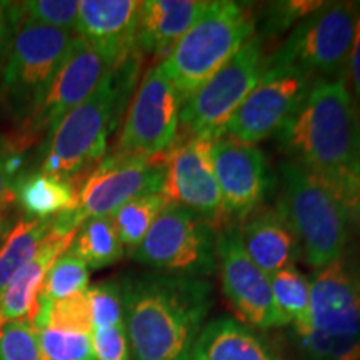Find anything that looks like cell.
Here are the masks:
<instances>
[{
  "mask_svg": "<svg viewBox=\"0 0 360 360\" xmlns=\"http://www.w3.org/2000/svg\"><path fill=\"white\" fill-rule=\"evenodd\" d=\"M276 137L289 160L334 193L350 220L360 219V112L347 80H315Z\"/></svg>",
  "mask_w": 360,
  "mask_h": 360,
  "instance_id": "cell-1",
  "label": "cell"
},
{
  "mask_svg": "<svg viewBox=\"0 0 360 360\" xmlns=\"http://www.w3.org/2000/svg\"><path fill=\"white\" fill-rule=\"evenodd\" d=\"M134 360H188L214 305L205 278L141 274L122 282Z\"/></svg>",
  "mask_w": 360,
  "mask_h": 360,
  "instance_id": "cell-2",
  "label": "cell"
},
{
  "mask_svg": "<svg viewBox=\"0 0 360 360\" xmlns=\"http://www.w3.org/2000/svg\"><path fill=\"white\" fill-rule=\"evenodd\" d=\"M141 56L110 70L80 105L72 109L45 139L40 172L74 179L105 157L107 139L119 124L137 82Z\"/></svg>",
  "mask_w": 360,
  "mask_h": 360,
  "instance_id": "cell-3",
  "label": "cell"
},
{
  "mask_svg": "<svg viewBox=\"0 0 360 360\" xmlns=\"http://www.w3.org/2000/svg\"><path fill=\"white\" fill-rule=\"evenodd\" d=\"M310 281V327L300 360H360V267L344 254Z\"/></svg>",
  "mask_w": 360,
  "mask_h": 360,
  "instance_id": "cell-4",
  "label": "cell"
},
{
  "mask_svg": "<svg viewBox=\"0 0 360 360\" xmlns=\"http://www.w3.org/2000/svg\"><path fill=\"white\" fill-rule=\"evenodd\" d=\"M255 22L249 4L209 2L199 20L159 64L184 102L254 37Z\"/></svg>",
  "mask_w": 360,
  "mask_h": 360,
  "instance_id": "cell-5",
  "label": "cell"
},
{
  "mask_svg": "<svg viewBox=\"0 0 360 360\" xmlns=\"http://www.w3.org/2000/svg\"><path fill=\"white\" fill-rule=\"evenodd\" d=\"M278 180L277 212L295 232L305 262L317 270L339 260L347 249L350 219L334 193L289 159L278 169Z\"/></svg>",
  "mask_w": 360,
  "mask_h": 360,
  "instance_id": "cell-6",
  "label": "cell"
},
{
  "mask_svg": "<svg viewBox=\"0 0 360 360\" xmlns=\"http://www.w3.org/2000/svg\"><path fill=\"white\" fill-rule=\"evenodd\" d=\"M72 39L70 30L19 22L0 69V101L17 122L27 124L42 105Z\"/></svg>",
  "mask_w": 360,
  "mask_h": 360,
  "instance_id": "cell-7",
  "label": "cell"
},
{
  "mask_svg": "<svg viewBox=\"0 0 360 360\" xmlns=\"http://www.w3.org/2000/svg\"><path fill=\"white\" fill-rule=\"evenodd\" d=\"M360 4L323 2L300 20L270 62L289 64L315 80H347Z\"/></svg>",
  "mask_w": 360,
  "mask_h": 360,
  "instance_id": "cell-8",
  "label": "cell"
},
{
  "mask_svg": "<svg viewBox=\"0 0 360 360\" xmlns=\"http://www.w3.org/2000/svg\"><path fill=\"white\" fill-rule=\"evenodd\" d=\"M132 259L170 276L209 277L217 267V231L197 214L167 202Z\"/></svg>",
  "mask_w": 360,
  "mask_h": 360,
  "instance_id": "cell-9",
  "label": "cell"
},
{
  "mask_svg": "<svg viewBox=\"0 0 360 360\" xmlns=\"http://www.w3.org/2000/svg\"><path fill=\"white\" fill-rule=\"evenodd\" d=\"M164 175V155L154 159L115 152L105 155L79 188L77 207L57 215L53 225L62 232H77L87 219L110 217L129 200L147 193H162Z\"/></svg>",
  "mask_w": 360,
  "mask_h": 360,
  "instance_id": "cell-10",
  "label": "cell"
},
{
  "mask_svg": "<svg viewBox=\"0 0 360 360\" xmlns=\"http://www.w3.org/2000/svg\"><path fill=\"white\" fill-rule=\"evenodd\" d=\"M265 67L262 39L254 35L214 77L186 98L180 110L179 135H210L214 139L224 135L238 107L262 77Z\"/></svg>",
  "mask_w": 360,
  "mask_h": 360,
  "instance_id": "cell-11",
  "label": "cell"
},
{
  "mask_svg": "<svg viewBox=\"0 0 360 360\" xmlns=\"http://www.w3.org/2000/svg\"><path fill=\"white\" fill-rule=\"evenodd\" d=\"M184 98L157 64L147 70L125 115L115 154L165 155L179 135Z\"/></svg>",
  "mask_w": 360,
  "mask_h": 360,
  "instance_id": "cell-12",
  "label": "cell"
},
{
  "mask_svg": "<svg viewBox=\"0 0 360 360\" xmlns=\"http://www.w3.org/2000/svg\"><path fill=\"white\" fill-rule=\"evenodd\" d=\"M315 82L312 75L267 58L262 77L225 127V135L254 143L277 135L299 110Z\"/></svg>",
  "mask_w": 360,
  "mask_h": 360,
  "instance_id": "cell-13",
  "label": "cell"
},
{
  "mask_svg": "<svg viewBox=\"0 0 360 360\" xmlns=\"http://www.w3.org/2000/svg\"><path fill=\"white\" fill-rule=\"evenodd\" d=\"M210 135H177L174 146L165 152L162 193L167 202L197 214L215 231L231 225L224 214L217 177H215Z\"/></svg>",
  "mask_w": 360,
  "mask_h": 360,
  "instance_id": "cell-14",
  "label": "cell"
},
{
  "mask_svg": "<svg viewBox=\"0 0 360 360\" xmlns=\"http://www.w3.org/2000/svg\"><path fill=\"white\" fill-rule=\"evenodd\" d=\"M217 265L224 294L242 323L259 330L287 327L274 299L270 278L247 255L237 225L217 232Z\"/></svg>",
  "mask_w": 360,
  "mask_h": 360,
  "instance_id": "cell-15",
  "label": "cell"
},
{
  "mask_svg": "<svg viewBox=\"0 0 360 360\" xmlns=\"http://www.w3.org/2000/svg\"><path fill=\"white\" fill-rule=\"evenodd\" d=\"M224 214L227 222H244L260 209L270 188V170L265 154L254 143L220 135L212 147Z\"/></svg>",
  "mask_w": 360,
  "mask_h": 360,
  "instance_id": "cell-16",
  "label": "cell"
},
{
  "mask_svg": "<svg viewBox=\"0 0 360 360\" xmlns=\"http://www.w3.org/2000/svg\"><path fill=\"white\" fill-rule=\"evenodd\" d=\"M110 70L114 67L101 53L94 51L82 37L74 35L64 64L58 69L42 105L25 124V134L20 139L24 146L39 134H51L72 109L80 105L97 89Z\"/></svg>",
  "mask_w": 360,
  "mask_h": 360,
  "instance_id": "cell-17",
  "label": "cell"
},
{
  "mask_svg": "<svg viewBox=\"0 0 360 360\" xmlns=\"http://www.w3.org/2000/svg\"><path fill=\"white\" fill-rule=\"evenodd\" d=\"M135 0H84L80 2L75 32L117 69L141 53L137 49Z\"/></svg>",
  "mask_w": 360,
  "mask_h": 360,
  "instance_id": "cell-18",
  "label": "cell"
},
{
  "mask_svg": "<svg viewBox=\"0 0 360 360\" xmlns=\"http://www.w3.org/2000/svg\"><path fill=\"white\" fill-rule=\"evenodd\" d=\"M75 233L77 232H62L53 225L32 260L0 292V326L13 321L34 322L45 277L53 262L69 250Z\"/></svg>",
  "mask_w": 360,
  "mask_h": 360,
  "instance_id": "cell-19",
  "label": "cell"
},
{
  "mask_svg": "<svg viewBox=\"0 0 360 360\" xmlns=\"http://www.w3.org/2000/svg\"><path fill=\"white\" fill-rule=\"evenodd\" d=\"M207 0H146L137 17V49L165 60L205 12Z\"/></svg>",
  "mask_w": 360,
  "mask_h": 360,
  "instance_id": "cell-20",
  "label": "cell"
},
{
  "mask_svg": "<svg viewBox=\"0 0 360 360\" xmlns=\"http://www.w3.org/2000/svg\"><path fill=\"white\" fill-rule=\"evenodd\" d=\"M238 236L252 262L267 276L295 267L302 255L300 242L277 209H259L238 227Z\"/></svg>",
  "mask_w": 360,
  "mask_h": 360,
  "instance_id": "cell-21",
  "label": "cell"
},
{
  "mask_svg": "<svg viewBox=\"0 0 360 360\" xmlns=\"http://www.w3.org/2000/svg\"><path fill=\"white\" fill-rule=\"evenodd\" d=\"M188 360H282L254 328L232 317L205 323Z\"/></svg>",
  "mask_w": 360,
  "mask_h": 360,
  "instance_id": "cell-22",
  "label": "cell"
},
{
  "mask_svg": "<svg viewBox=\"0 0 360 360\" xmlns=\"http://www.w3.org/2000/svg\"><path fill=\"white\" fill-rule=\"evenodd\" d=\"M15 202L30 219L51 220L77 207L79 188L74 180L45 172H27L17 184Z\"/></svg>",
  "mask_w": 360,
  "mask_h": 360,
  "instance_id": "cell-23",
  "label": "cell"
},
{
  "mask_svg": "<svg viewBox=\"0 0 360 360\" xmlns=\"http://www.w3.org/2000/svg\"><path fill=\"white\" fill-rule=\"evenodd\" d=\"M52 229L53 219L40 220L22 217L13 225L6 240L0 245V292L32 260Z\"/></svg>",
  "mask_w": 360,
  "mask_h": 360,
  "instance_id": "cell-24",
  "label": "cell"
},
{
  "mask_svg": "<svg viewBox=\"0 0 360 360\" xmlns=\"http://www.w3.org/2000/svg\"><path fill=\"white\" fill-rule=\"evenodd\" d=\"M89 270H98L119 262L124 257V244L110 217L87 219L77 229L69 247Z\"/></svg>",
  "mask_w": 360,
  "mask_h": 360,
  "instance_id": "cell-25",
  "label": "cell"
},
{
  "mask_svg": "<svg viewBox=\"0 0 360 360\" xmlns=\"http://www.w3.org/2000/svg\"><path fill=\"white\" fill-rule=\"evenodd\" d=\"M274 299L287 326H294L295 335L310 327V281L299 269L289 267L270 276Z\"/></svg>",
  "mask_w": 360,
  "mask_h": 360,
  "instance_id": "cell-26",
  "label": "cell"
},
{
  "mask_svg": "<svg viewBox=\"0 0 360 360\" xmlns=\"http://www.w3.org/2000/svg\"><path fill=\"white\" fill-rule=\"evenodd\" d=\"M165 204H167V199L164 193H147V195L129 200L110 215L124 249L127 247L130 255L142 244Z\"/></svg>",
  "mask_w": 360,
  "mask_h": 360,
  "instance_id": "cell-27",
  "label": "cell"
},
{
  "mask_svg": "<svg viewBox=\"0 0 360 360\" xmlns=\"http://www.w3.org/2000/svg\"><path fill=\"white\" fill-rule=\"evenodd\" d=\"M32 326L35 328H58V330L90 334L92 332V317L87 292L75 294L60 300L39 299V310Z\"/></svg>",
  "mask_w": 360,
  "mask_h": 360,
  "instance_id": "cell-28",
  "label": "cell"
},
{
  "mask_svg": "<svg viewBox=\"0 0 360 360\" xmlns=\"http://www.w3.org/2000/svg\"><path fill=\"white\" fill-rule=\"evenodd\" d=\"M89 267L77 255L65 250L49 270L40 299L60 300L89 290Z\"/></svg>",
  "mask_w": 360,
  "mask_h": 360,
  "instance_id": "cell-29",
  "label": "cell"
},
{
  "mask_svg": "<svg viewBox=\"0 0 360 360\" xmlns=\"http://www.w3.org/2000/svg\"><path fill=\"white\" fill-rule=\"evenodd\" d=\"M37 337L44 360H97L90 334L45 327L37 328Z\"/></svg>",
  "mask_w": 360,
  "mask_h": 360,
  "instance_id": "cell-30",
  "label": "cell"
},
{
  "mask_svg": "<svg viewBox=\"0 0 360 360\" xmlns=\"http://www.w3.org/2000/svg\"><path fill=\"white\" fill-rule=\"evenodd\" d=\"M19 4L20 20L30 24L75 30L80 2L77 0H27Z\"/></svg>",
  "mask_w": 360,
  "mask_h": 360,
  "instance_id": "cell-31",
  "label": "cell"
},
{
  "mask_svg": "<svg viewBox=\"0 0 360 360\" xmlns=\"http://www.w3.org/2000/svg\"><path fill=\"white\" fill-rule=\"evenodd\" d=\"M92 328L112 327L125 323L122 283L117 281H102L87 290Z\"/></svg>",
  "mask_w": 360,
  "mask_h": 360,
  "instance_id": "cell-32",
  "label": "cell"
},
{
  "mask_svg": "<svg viewBox=\"0 0 360 360\" xmlns=\"http://www.w3.org/2000/svg\"><path fill=\"white\" fill-rule=\"evenodd\" d=\"M0 360H44L37 328L29 321L0 326Z\"/></svg>",
  "mask_w": 360,
  "mask_h": 360,
  "instance_id": "cell-33",
  "label": "cell"
},
{
  "mask_svg": "<svg viewBox=\"0 0 360 360\" xmlns=\"http://www.w3.org/2000/svg\"><path fill=\"white\" fill-rule=\"evenodd\" d=\"M323 2L314 0H283V2H272L267 7L264 17V34L278 35L287 29L299 24L310 13H314Z\"/></svg>",
  "mask_w": 360,
  "mask_h": 360,
  "instance_id": "cell-34",
  "label": "cell"
},
{
  "mask_svg": "<svg viewBox=\"0 0 360 360\" xmlns=\"http://www.w3.org/2000/svg\"><path fill=\"white\" fill-rule=\"evenodd\" d=\"M22 148L17 146L0 147V220L15 202L17 184L27 170L22 167Z\"/></svg>",
  "mask_w": 360,
  "mask_h": 360,
  "instance_id": "cell-35",
  "label": "cell"
},
{
  "mask_svg": "<svg viewBox=\"0 0 360 360\" xmlns=\"http://www.w3.org/2000/svg\"><path fill=\"white\" fill-rule=\"evenodd\" d=\"M94 355L97 360H129L130 345L125 323L92 328L90 332Z\"/></svg>",
  "mask_w": 360,
  "mask_h": 360,
  "instance_id": "cell-36",
  "label": "cell"
},
{
  "mask_svg": "<svg viewBox=\"0 0 360 360\" xmlns=\"http://www.w3.org/2000/svg\"><path fill=\"white\" fill-rule=\"evenodd\" d=\"M19 22V4L0 0V69H2L8 49H11Z\"/></svg>",
  "mask_w": 360,
  "mask_h": 360,
  "instance_id": "cell-37",
  "label": "cell"
},
{
  "mask_svg": "<svg viewBox=\"0 0 360 360\" xmlns=\"http://www.w3.org/2000/svg\"><path fill=\"white\" fill-rule=\"evenodd\" d=\"M347 79L350 82V94H352L354 101L357 103V109L360 112V11L357 17V25H355L352 51H350L349 57Z\"/></svg>",
  "mask_w": 360,
  "mask_h": 360,
  "instance_id": "cell-38",
  "label": "cell"
},
{
  "mask_svg": "<svg viewBox=\"0 0 360 360\" xmlns=\"http://www.w3.org/2000/svg\"><path fill=\"white\" fill-rule=\"evenodd\" d=\"M12 222L8 219H2L0 220V245H2V242L6 240V237L8 236V232L12 231Z\"/></svg>",
  "mask_w": 360,
  "mask_h": 360,
  "instance_id": "cell-39",
  "label": "cell"
}]
</instances>
